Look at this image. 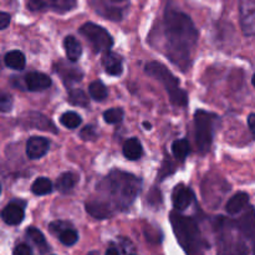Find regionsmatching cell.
<instances>
[{"instance_id": "2e32d148", "label": "cell", "mask_w": 255, "mask_h": 255, "mask_svg": "<svg viewBox=\"0 0 255 255\" xmlns=\"http://www.w3.org/2000/svg\"><path fill=\"white\" fill-rule=\"evenodd\" d=\"M25 212L22 206L17 204L16 202L7 204L1 212V219L9 226H17L24 221Z\"/></svg>"}, {"instance_id": "7402d4cb", "label": "cell", "mask_w": 255, "mask_h": 255, "mask_svg": "<svg viewBox=\"0 0 255 255\" xmlns=\"http://www.w3.org/2000/svg\"><path fill=\"white\" fill-rule=\"evenodd\" d=\"M4 62L7 67L12 70H22L26 65L24 54L19 50H12V51L7 52L4 57Z\"/></svg>"}, {"instance_id": "d6a6232c", "label": "cell", "mask_w": 255, "mask_h": 255, "mask_svg": "<svg viewBox=\"0 0 255 255\" xmlns=\"http://www.w3.org/2000/svg\"><path fill=\"white\" fill-rule=\"evenodd\" d=\"M80 137H81L84 141H94L97 137L96 129L94 126H86L81 132H80Z\"/></svg>"}, {"instance_id": "7c38bea8", "label": "cell", "mask_w": 255, "mask_h": 255, "mask_svg": "<svg viewBox=\"0 0 255 255\" xmlns=\"http://www.w3.org/2000/svg\"><path fill=\"white\" fill-rule=\"evenodd\" d=\"M194 201V194L193 191L188 187L179 184L176 188L173 189L172 193V202H173V207L177 211L182 212L184 209L188 208L191 206L192 202Z\"/></svg>"}, {"instance_id": "44dd1931", "label": "cell", "mask_w": 255, "mask_h": 255, "mask_svg": "<svg viewBox=\"0 0 255 255\" xmlns=\"http://www.w3.org/2000/svg\"><path fill=\"white\" fill-rule=\"evenodd\" d=\"M142 144L137 138H129L124 143V156L129 161H136L141 158Z\"/></svg>"}, {"instance_id": "1f68e13d", "label": "cell", "mask_w": 255, "mask_h": 255, "mask_svg": "<svg viewBox=\"0 0 255 255\" xmlns=\"http://www.w3.org/2000/svg\"><path fill=\"white\" fill-rule=\"evenodd\" d=\"M12 97L6 92H0V112H9L12 109Z\"/></svg>"}, {"instance_id": "d4e9b609", "label": "cell", "mask_w": 255, "mask_h": 255, "mask_svg": "<svg viewBox=\"0 0 255 255\" xmlns=\"http://www.w3.org/2000/svg\"><path fill=\"white\" fill-rule=\"evenodd\" d=\"M172 152H173V156L176 157V159L178 161H184L187 158V156L191 152V146H189V142L186 138L177 139L172 144Z\"/></svg>"}, {"instance_id": "9c48e42d", "label": "cell", "mask_w": 255, "mask_h": 255, "mask_svg": "<svg viewBox=\"0 0 255 255\" xmlns=\"http://www.w3.org/2000/svg\"><path fill=\"white\" fill-rule=\"evenodd\" d=\"M241 26L246 36H253L255 32V0H239Z\"/></svg>"}, {"instance_id": "4316f807", "label": "cell", "mask_w": 255, "mask_h": 255, "mask_svg": "<svg viewBox=\"0 0 255 255\" xmlns=\"http://www.w3.org/2000/svg\"><path fill=\"white\" fill-rule=\"evenodd\" d=\"M52 188H54V186H52L50 179L45 178V177H40V178H37L32 183L31 192L34 194H36V196H45V194L51 193Z\"/></svg>"}, {"instance_id": "d590c367", "label": "cell", "mask_w": 255, "mask_h": 255, "mask_svg": "<svg viewBox=\"0 0 255 255\" xmlns=\"http://www.w3.org/2000/svg\"><path fill=\"white\" fill-rule=\"evenodd\" d=\"M12 255H32L31 249L26 244H19V246L15 247Z\"/></svg>"}, {"instance_id": "8fae6325", "label": "cell", "mask_w": 255, "mask_h": 255, "mask_svg": "<svg viewBox=\"0 0 255 255\" xmlns=\"http://www.w3.org/2000/svg\"><path fill=\"white\" fill-rule=\"evenodd\" d=\"M21 124L26 126L27 128H37L41 129V131L57 133V128L52 124L51 120H49L44 115L39 114V112H29L25 116H22Z\"/></svg>"}, {"instance_id": "60d3db41", "label": "cell", "mask_w": 255, "mask_h": 255, "mask_svg": "<svg viewBox=\"0 0 255 255\" xmlns=\"http://www.w3.org/2000/svg\"><path fill=\"white\" fill-rule=\"evenodd\" d=\"M143 127L146 129H151V125H149L148 122H143Z\"/></svg>"}, {"instance_id": "f546056e", "label": "cell", "mask_w": 255, "mask_h": 255, "mask_svg": "<svg viewBox=\"0 0 255 255\" xmlns=\"http://www.w3.org/2000/svg\"><path fill=\"white\" fill-rule=\"evenodd\" d=\"M57 236H59L60 242L66 247L74 246V244L77 242V239H79V234H77V232L74 231L71 227L61 231Z\"/></svg>"}, {"instance_id": "836d02e7", "label": "cell", "mask_w": 255, "mask_h": 255, "mask_svg": "<svg viewBox=\"0 0 255 255\" xmlns=\"http://www.w3.org/2000/svg\"><path fill=\"white\" fill-rule=\"evenodd\" d=\"M173 171H174L173 164H172L171 162L168 161V159H167V161H164L163 164H162L161 171H159V174H158V176H159V181H162V179H163L164 177L169 176V174H171Z\"/></svg>"}, {"instance_id": "ab89813d", "label": "cell", "mask_w": 255, "mask_h": 255, "mask_svg": "<svg viewBox=\"0 0 255 255\" xmlns=\"http://www.w3.org/2000/svg\"><path fill=\"white\" fill-rule=\"evenodd\" d=\"M106 255H120V253L116 248H109L106 252Z\"/></svg>"}, {"instance_id": "d6986e66", "label": "cell", "mask_w": 255, "mask_h": 255, "mask_svg": "<svg viewBox=\"0 0 255 255\" xmlns=\"http://www.w3.org/2000/svg\"><path fill=\"white\" fill-rule=\"evenodd\" d=\"M237 227L238 229L241 231V233L243 234L246 238L251 239L253 241V237H254V209L249 208L248 213L244 214L238 222H237Z\"/></svg>"}, {"instance_id": "b9f144b4", "label": "cell", "mask_w": 255, "mask_h": 255, "mask_svg": "<svg viewBox=\"0 0 255 255\" xmlns=\"http://www.w3.org/2000/svg\"><path fill=\"white\" fill-rule=\"evenodd\" d=\"M0 193H1V184H0Z\"/></svg>"}, {"instance_id": "7a4b0ae2", "label": "cell", "mask_w": 255, "mask_h": 255, "mask_svg": "<svg viewBox=\"0 0 255 255\" xmlns=\"http://www.w3.org/2000/svg\"><path fill=\"white\" fill-rule=\"evenodd\" d=\"M142 181L133 174L121 171H112L97 184L99 197L95 199L102 202L114 214L115 212L128 208L141 192Z\"/></svg>"}, {"instance_id": "5b68a950", "label": "cell", "mask_w": 255, "mask_h": 255, "mask_svg": "<svg viewBox=\"0 0 255 255\" xmlns=\"http://www.w3.org/2000/svg\"><path fill=\"white\" fill-rule=\"evenodd\" d=\"M217 121L218 116L212 112L197 110L194 114V136L197 148L201 153H206L211 148Z\"/></svg>"}, {"instance_id": "f1b7e54d", "label": "cell", "mask_w": 255, "mask_h": 255, "mask_svg": "<svg viewBox=\"0 0 255 255\" xmlns=\"http://www.w3.org/2000/svg\"><path fill=\"white\" fill-rule=\"evenodd\" d=\"M60 122H61L62 126H65L66 128L74 129L81 125L82 120L76 112L69 111V112H65V114L60 117Z\"/></svg>"}, {"instance_id": "4fadbf2b", "label": "cell", "mask_w": 255, "mask_h": 255, "mask_svg": "<svg viewBox=\"0 0 255 255\" xmlns=\"http://www.w3.org/2000/svg\"><path fill=\"white\" fill-rule=\"evenodd\" d=\"M50 142L45 137H30L26 143V154L30 159H39L49 151Z\"/></svg>"}, {"instance_id": "9a60e30c", "label": "cell", "mask_w": 255, "mask_h": 255, "mask_svg": "<svg viewBox=\"0 0 255 255\" xmlns=\"http://www.w3.org/2000/svg\"><path fill=\"white\" fill-rule=\"evenodd\" d=\"M102 65H104L105 71L111 76H120L124 72V61L120 55L116 52L109 51L105 52L102 57Z\"/></svg>"}, {"instance_id": "6da1fadb", "label": "cell", "mask_w": 255, "mask_h": 255, "mask_svg": "<svg viewBox=\"0 0 255 255\" xmlns=\"http://www.w3.org/2000/svg\"><path fill=\"white\" fill-rule=\"evenodd\" d=\"M198 31L193 20L181 10L167 2L163 16L149 35V42L168 57L182 71L191 67Z\"/></svg>"}, {"instance_id": "74e56055", "label": "cell", "mask_w": 255, "mask_h": 255, "mask_svg": "<svg viewBox=\"0 0 255 255\" xmlns=\"http://www.w3.org/2000/svg\"><path fill=\"white\" fill-rule=\"evenodd\" d=\"M148 202L151 203H157V202H161V193L158 192V189L153 188L148 194Z\"/></svg>"}, {"instance_id": "f35d334b", "label": "cell", "mask_w": 255, "mask_h": 255, "mask_svg": "<svg viewBox=\"0 0 255 255\" xmlns=\"http://www.w3.org/2000/svg\"><path fill=\"white\" fill-rule=\"evenodd\" d=\"M255 115L254 114H251L248 117V126H249V129L252 131V133H255Z\"/></svg>"}, {"instance_id": "8992f818", "label": "cell", "mask_w": 255, "mask_h": 255, "mask_svg": "<svg viewBox=\"0 0 255 255\" xmlns=\"http://www.w3.org/2000/svg\"><path fill=\"white\" fill-rule=\"evenodd\" d=\"M222 223L219 224V229L222 231L219 238V255H247L248 248L243 239L233 233L234 223L229 221H224L221 218Z\"/></svg>"}, {"instance_id": "4dcf8cb0", "label": "cell", "mask_w": 255, "mask_h": 255, "mask_svg": "<svg viewBox=\"0 0 255 255\" xmlns=\"http://www.w3.org/2000/svg\"><path fill=\"white\" fill-rule=\"evenodd\" d=\"M125 112L122 109H119V107H115V109H110L107 111H105L104 114V120L107 122V124H119L124 120Z\"/></svg>"}, {"instance_id": "3957f363", "label": "cell", "mask_w": 255, "mask_h": 255, "mask_svg": "<svg viewBox=\"0 0 255 255\" xmlns=\"http://www.w3.org/2000/svg\"><path fill=\"white\" fill-rule=\"evenodd\" d=\"M171 223L182 248L188 255H203V239L196 221L179 213H171Z\"/></svg>"}, {"instance_id": "52a82bcc", "label": "cell", "mask_w": 255, "mask_h": 255, "mask_svg": "<svg viewBox=\"0 0 255 255\" xmlns=\"http://www.w3.org/2000/svg\"><path fill=\"white\" fill-rule=\"evenodd\" d=\"M80 34L89 41L95 52H106L114 45V39L105 27L94 22H86L80 27Z\"/></svg>"}, {"instance_id": "83f0119b", "label": "cell", "mask_w": 255, "mask_h": 255, "mask_svg": "<svg viewBox=\"0 0 255 255\" xmlns=\"http://www.w3.org/2000/svg\"><path fill=\"white\" fill-rule=\"evenodd\" d=\"M69 102L71 105H74V106H79V107H87L90 104L87 95L80 89L70 90Z\"/></svg>"}, {"instance_id": "603a6c76", "label": "cell", "mask_w": 255, "mask_h": 255, "mask_svg": "<svg viewBox=\"0 0 255 255\" xmlns=\"http://www.w3.org/2000/svg\"><path fill=\"white\" fill-rule=\"evenodd\" d=\"M76 174L71 173V172H66V173H62L61 176L57 178L56 189L59 192H61V193H69V192L72 191L74 187L76 186Z\"/></svg>"}, {"instance_id": "e0dca14e", "label": "cell", "mask_w": 255, "mask_h": 255, "mask_svg": "<svg viewBox=\"0 0 255 255\" xmlns=\"http://www.w3.org/2000/svg\"><path fill=\"white\" fill-rule=\"evenodd\" d=\"M92 5L100 15L110 20H121L124 16L121 7L109 4L106 0H92Z\"/></svg>"}, {"instance_id": "277c9868", "label": "cell", "mask_w": 255, "mask_h": 255, "mask_svg": "<svg viewBox=\"0 0 255 255\" xmlns=\"http://www.w3.org/2000/svg\"><path fill=\"white\" fill-rule=\"evenodd\" d=\"M144 72L161 82L168 92L169 100L174 106H186L188 104V95L179 86V80L161 62L151 61L144 66Z\"/></svg>"}, {"instance_id": "ba28073f", "label": "cell", "mask_w": 255, "mask_h": 255, "mask_svg": "<svg viewBox=\"0 0 255 255\" xmlns=\"http://www.w3.org/2000/svg\"><path fill=\"white\" fill-rule=\"evenodd\" d=\"M27 9L31 11H51L65 14L76 7V0H25Z\"/></svg>"}, {"instance_id": "5bb4252c", "label": "cell", "mask_w": 255, "mask_h": 255, "mask_svg": "<svg viewBox=\"0 0 255 255\" xmlns=\"http://www.w3.org/2000/svg\"><path fill=\"white\" fill-rule=\"evenodd\" d=\"M25 86L29 91H44L51 86V79L42 72H29L24 76Z\"/></svg>"}, {"instance_id": "ac0fdd59", "label": "cell", "mask_w": 255, "mask_h": 255, "mask_svg": "<svg viewBox=\"0 0 255 255\" xmlns=\"http://www.w3.org/2000/svg\"><path fill=\"white\" fill-rule=\"evenodd\" d=\"M249 203V194L244 193V192H238L237 194H234L226 204V209L229 214L234 216V214H238L239 212L243 211Z\"/></svg>"}, {"instance_id": "484cf974", "label": "cell", "mask_w": 255, "mask_h": 255, "mask_svg": "<svg viewBox=\"0 0 255 255\" xmlns=\"http://www.w3.org/2000/svg\"><path fill=\"white\" fill-rule=\"evenodd\" d=\"M89 94L95 101H104L109 95V90L105 86V84L100 80L91 82L89 86Z\"/></svg>"}, {"instance_id": "e575fe53", "label": "cell", "mask_w": 255, "mask_h": 255, "mask_svg": "<svg viewBox=\"0 0 255 255\" xmlns=\"http://www.w3.org/2000/svg\"><path fill=\"white\" fill-rule=\"evenodd\" d=\"M69 227L70 224L66 223V222H52V223L50 224V232H51L52 234H59L60 232L69 228Z\"/></svg>"}, {"instance_id": "30bf717a", "label": "cell", "mask_w": 255, "mask_h": 255, "mask_svg": "<svg viewBox=\"0 0 255 255\" xmlns=\"http://www.w3.org/2000/svg\"><path fill=\"white\" fill-rule=\"evenodd\" d=\"M55 72L60 76L65 86L70 87L71 85L80 82L84 77V71L79 66L72 64V61H62L60 60L57 64H55Z\"/></svg>"}, {"instance_id": "8d00e7d4", "label": "cell", "mask_w": 255, "mask_h": 255, "mask_svg": "<svg viewBox=\"0 0 255 255\" xmlns=\"http://www.w3.org/2000/svg\"><path fill=\"white\" fill-rule=\"evenodd\" d=\"M10 15L7 12L0 11V30H4L9 26Z\"/></svg>"}, {"instance_id": "ffe728a7", "label": "cell", "mask_w": 255, "mask_h": 255, "mask_svg": "<svg viewBox=\"0 0 255 255\" xmlns=\"http://www.w3.org/2000/svg\"><path fill=\"white\" fill-rule=\"evenodd\" d=\"M64 47L66 56L70 61L75 62L80 59L82 54V47L79 40L74 36H66L64 40Z\"/></svg>"}, {"instance_id": "cb8c5ba5", "label": "cell", "mask_w": 255, "mask_h": 255, "mask_svg": "<svg viewBox=\"0 0 255 255\" xmlns=\"http://www.w3.org/2000/svg\"><path fill=\"white\" fill-rule=\"evenodd\" d=\"M26 234L27 237H29L30 241H31L32 243L36 246V248L39 249L40 253L42 254L45 253V252L49 251V246H47L46 241H45L44 234H42L39 229L34 228V227H30V228H27Z\"/></svg>"}]
</instances>
